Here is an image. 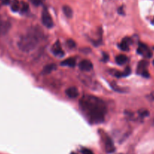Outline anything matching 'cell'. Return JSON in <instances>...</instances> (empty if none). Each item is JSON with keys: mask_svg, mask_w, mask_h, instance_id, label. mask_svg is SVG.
<instances>
[{"mask_svg": "<svg viewBox=\"0 0 154 154\" xmlns=\"http://www.w3.org/2000/svg\"><path fill=\"white\" fill-rule=\"evenodd\" d=\"M79 106L91 123H102L107 114V106L103 100L94 96L86 95L79 101Z\"/></svg>", "mask_w": 154, "mask_h": 154, "instance_id": "6da1fadb", "label": "cell"}, {"mask_svg": "<svg viewBox=\"0 0 154 154\" xmlns=\"http://www.w3.org/2000/svg\"><path fill=\"white\" fill-rule=\"evenodd\" d=\"M41 38V32H39L37 29H31L27 34L21 36L18 42V46L23 52L29 53L33 51L38 46Z\"/></svg>", "mask_w": 154, "mask_h": 154, "instance_id": "7a4b0ae2", "label": "cell"}, {"mask_svg": "<svg viewBox=\"0 0 154 154\" xmlns=\"http://www.w3.org/2000/svg\"><path fill=\"white\" fill-rule=\"evenodd\" d=\"M42 21L43 25L45 26H46L47 28H51V27L53 26V25H54L52 18H51L49 12H48V10H46V9H44V11H42Z\"/></svg>", "mask_w": 154, "mask_h": 154, "instance_id": "3957f363", "label": "cell"}, {"mask_svg": "<svg viewBox=\"0 0 154 154\" xmlns=\"http://www.w3.org/2000/svg\"><path fill=\"white\" fill-rule=\"evenodd\" d=\"M11 28V23L8 20H5L0 15V36L5 35Z\"/></svg>", "mask_w": 154, "mask_h": 154, "instance_id": "277c9868", "label": "cell"}, {"mask_svg": "<svg viewBox=\"0 0 154 154\" xmlns=\"http://www.w3.org/2000/svg\"><path fill=\"white\" fill-rule=\"evenodd\" d=\"M79 68L80 70L83 72H90L93 69V64L89 60H85L79 63Z\"/></svg>", "mask_w": 154, "mask_h": 154, "instance_id": "5b68a950", "label": "cell"}, {"mask_svg": "<svg viewBox=\"0 0 154 154\" xmlns=\"http://www.w3.org/2000/svg\"><path fill=\"white\" fill-rule=\"evenodd\" d=\"M137 53L146 57H150L152 56L150 51L148 49L146 45H143V44H140L138 49H137Z\"/></svg>", "mask_w": 154, "mask_h": 154, "instance_id": "8992f818", "label": "cell"}, {"mask_svg": "<svg viewBox=\"0 0 154 154\" xmlns=\"http://www.w3.org/2000/svg\"><path fill=\"white\" fill-rule=\"evenodd\" d=\"M52 52L57 57H63L64 55V53H63V50H62L61 47H60V43L59 42H57L52 47Z\"/></svg>", "mask_w": 154, "mask_h": 154, "instance_id": "52a82bcc", "label": "cell"}, {"mask_svg": "<svg viewBox=\"0 0 154 154\" xmlns=\"http://www.w3.org/2000/svg\"><path fill=\"white\" fill-rule=\"evenodd\" d=\"M66 96L70 99H75L79 96V91L76 87H69L65 91Z\"/></svg>", "mask_w": 154, "mask_h": 154, "instance_id": "ba28073f", "label": "cell"}, {"mask_svg": "<svg viewBox=\"0 0 154 154\" xmlns=\"http://www.w3.org/2000/svg\"><path fill=\"white\" fill-rule=\"evenodd\" d=\"M105 146H106V150H107V153H111L115 150V147H114V145H113V141H112L111 138H109L108 136L106 137Z\"/></svg>", "mask_w": 154, "mask_h": 154, "instance_id": "9c48e42d", "label": "cell"}, {"mask_svg": "<svg viewBox=\"0 0 154 154\" xmlns=\"http://www.w3.org/2000/svg\"><path fill=\"white\" fill-rule=\"evenodd\" d=\"M131 43V40L128 38H125L119 44V48L123 51H127L129 49V45Z\"/></svg>", "mask_w": 154, "mask_h": 154, "instance_id": "30bf717a", "label": "cell"}, {"mask_svg": "<svg viewBox=\"0 0 154 154\" xmlns=\"http://www.w3.org/2000/svg\"><path fill=\"white\" fill-rule=\"evenodd\" d=\"M61 66H68V67H74L75 66V60L74 58H68L63 60L61 63Z\"/></svg>", "mask_w": 154, "mask_h": 154, "instance_id": "8fae6325", "label": "cell"}, {"mask_svg": "<svg viewBox=\"0 0 154 154\" xmlns=\"http://www.w3.org/2000/svg\"><path fill=\"white\" fill-rule=\"evenodd\" d=\"M55 69H56V66L54 64L47 65L46 66H45L43 70H42V74H44V75L50 74L51 72H52L53 71L55 70Z\"/></svg>", "mask_w": 154, "mask_h": 154, "instance_id": "7c38bea8", "label": "cell"}, {"mask_svg": "<svg viewBox=\"0 0 154 154\" xmlns=\"http://www.w3.org/2000/svg\"><path fill=\"white\" fill-rule=\"evenodd\" d=\"M116 62L118 65L122 66V65L125 64L127 62V57L123 55V54H120V55L117 56V57H116Z\"/></svg>", "mask_w": 154, "mask_h": 154, "instance_id": "4fadbf2b", "label": "cell"}, {"mask_svg": "<svg viewBox=\"0 0 154 154\" xmlns=\"http://www.w3.org/2000/svg\"><path fill=\"white\" fill-rule=\"evenodd\" d=\"M63 11L64 14L66 15V17L71 18L72 17V10L69 6L64 5L63 7Z\"/></svg>", "mask_w": 154, "mask_h": 154, "instance_id": "5bb4252c", "label": "cell"}, {"mask_svg": "<svg viewBox=\"0 0 154 154\" xmlns=\"http://www.w3.org/2000/svg\"><path fill=\"white\" fill-rule=\"evenodd\" d=\"M11 8L13 11L16 12L18 11L20 9V3L18 2V0H13V2H11Z\"/></svg>", "mask_w": 154, "mask_h": 154, "instance_id": "9a60e30c", "label": "cell"}, {"mask_svg": "<svg viewBox=\"0 0 154 154\" xmlns=\"http://www.w3.org/2000/svg\"><path fill=\"white\" fill-rule=\"evenodd\" d=\"M146 66H147V63H146V61H144V60L140 62L138 65V71H140V72H142L143 71L146 70Z\"/></svg>", "mask_w": 154, "mask_h": 154, "instance_id": "2e32d148", "label": "cell"}, {"mask_svg": "<svg viewBox=\"0 0 154 154\" xmlns=\"http://www.w3.org/2000/svg\"><path fill=\"white\" fill-rule=\"evenodd\" d=\"M66 43H67L68 47L69 48H74L75 47V42L73 40H72V39H69Z\"/></svg>", "mask_w": 154, "mask_h": 154, "instance_id": "e0dca14e", "label": "cell"}, {"mask_svg": "<svg viewBox=\"0 0 154 154\" xmlns=\"http://www.w3.org/2000/svg\"><path fill=\"white\" fill-rule=\"evenodd\" d=\"M131 74V69H130V67H126L125 68V72H123V76L124 77H126V76H128V75Z\"/></svg>", "mask_w": 154, "mask_h": 154, "instance_id": "ac0fdd59", "label": "cell"}, {"mask_svg": "<svg viewBox=\"0 0 154 154\" xmlns=\"http://www.w3.org/2000/svg\"><path fill=\"white\" fill-rule=\"evenodd\" d=\"M28 8H29L28 5H27V3H25V2H23L22 8H21V11H22L23 12H26V11H27Z\"/></svg>", "mask_w": 154, "mask_h": 154, "instance_id": "d6986e66", "label": "cell"}, {"mask_svg": "<svg viewBox=\"0 0 154 154\" xmlns=\"http://www.w3.org/2000/svg\"><path fill=\"white\" fill-rule=\"evenodd\" d=\"M82 154H94L90 150L86 148H83L82 150Z\"/></svg>", "mask_w": 154, "mask_h": 154, "instance_id": "ffe728a7", "label": "cell"}, {"mask_svg": "<svg viewBox=\"0 0 154 154\" xmlns=\"http://www.w3.org/2000/svg\"><path fill=\"white\" fill-rule=\"evenodd\" d=\"M140 115L141 116V117H146V116H147L148 114V111H140Z\"/></svg>", "mask_w": 154, "mask_h": 154, "instance_id": "44dd1931", "label": "cell"}, {"mask_svg": "<svg viewBox=\"0 0 154 154\" xmlns=\"http://www.w3.org/2000/svg\"><path fill=\"white\" fill-rule=\"evenodd\" d=\"M30 1H31V2L33 3V5H39L41 2L40 0H30Z\"/></svg>", "mask_w": 154, "mask_h": 154, "instance_id": "7402d4cb", "label": "cell"}, {"mask_svg": "<svg viewBox=\"0 0 154 154\" xmlns=\"http://www.w3.org/2000/svg\"><path fill=\"white\" fill-rule=\"evenodd\" d=\"M104 61H107V60H108V56L106 55V54H104Z\"/></svg>", "mask_w": 154, "mask_h": 154, "instance_id": "603a6c76", "label": "cell"}, {"mask_svg": "<svg viewBox=\"0 0 154 154\" xmlns=\"http://www.w3.org/2000/svg\"><path fill=\"white\" fill-rule=\"evenodd\" d=\"M10 2V0H5L4 1V4H8V3Z\"/></svg>", "mask_w": 154, "mask_h": 154, "instance_id": "cb8c5ba5", "label": "cell"}, {"mask_svg": "<svg viewBox=\"0 0 154 154\" xmlns=\"http://www.w3.org/2000/svg\"><path fill=\"white\" fill-rule=\"evenodd\" d=\"M151 97V99H154V93H151L150 94V96H149Z\"/></svg>", "mask_w": 154, "mask_h": 154, "instance_id": "d4e9b609", "label": "cell"}, {"mask_svg": "<svg viewBox=\"0 0 154 154\" xmlns=\"http://www.w3.org/2000/svg\"><path fill=\"white\" fill-rule=\"evenodd\" d=\"M152 23H154V20H152Z\"/></svg>", "mask_w": 154, "mask_h": 154, "instance_id": "484cf974", "label": "cell"}, {"mask_svg": "<svg viewBox=\"0 0 154 154\" xmlns=\"http://www.w3.org/2000/svg\"><path fill=\"white\" fill-rule=\"evenodd\" d=\"M153 124H154V120H153Z\"/></svg>", "mask_w": 154, "mask_h": 154, "instance_id": "4316f807", "label": "cell"}, {"mask_svg": "<svg viewBox=\"0 0 154 154\" xmlns=\"http://www.w3.org/2000/svg\"><path fill=\"white\" fill-rule=\"evenodd\" d=\"M153 65H154V61H153Z\"/></svg>", "mask_w": 154, "mask_h": 154, "instance_id": "83f0119b", "label": "cell"}, {"mask_svg": "<svg viewBox=\"0 0 154 154\" xmlns=\"http://www.w3.org/2000/svg\"><path fill=\"white\" fill-rule=\"evenodd\" d=\"M72 154H74V153H72Z\"/></svg>", "mask_w": 154, "mask_h": 154, "instance_id": "f1b7e54d", "label": "cell"}]
</instances>
